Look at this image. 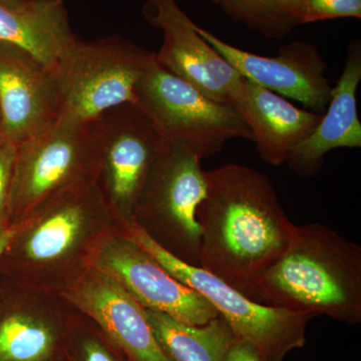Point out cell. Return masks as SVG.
<instances>
[{"label":"cell","instance_id":"obj_6","mask_svg":"<svg viewBox=\"0 0 361 361\" xmlns=\"http://www.w3.org/2000/svg\"><path fill=\"white\" fill-rule=\"evenodd\" d=\"M201 159L184 145L163 142L135 206L137 223L159 245L188 264L200 266L201 228L197 210L206 196Z\"/></svg>","mask_w":361,"mask_h":361},{"label":"cell","instance_id":"obj_15","mask_svg":"<svg viewBox=\"0 0 361 361\" xmlns=\"http://www.w3.org/2000/svg\"><path fill=\"white\" fill-rule=\"evenodd\" d=\"M232 106L250 129L261 160L275 167L286 163L322 116L297 108L285 97L247 80Z\"/></svg>","mask_w":361,"mask_h":361},{"label":"cell","instance_id":"obj_7","mask_svg":"<svg viewBox=\"0 0 361 361\" xmlns=\"http://www.w3.org/2000/svg\"><path fill=\"white\" fill-rule=\"evenodd\" d=\"M94 122L59 116L16 147L11 210L26 212L94 173Z\"/></svg>","mask_w":361,"mask_h":361},{"label":"cell","instance_id":"obj_22","mask_svg":"<svg viewBox=\"0 0 361 361\" xmlns=\"http://www.w3.org/2000/svg\"><path fill=\"white\" fill-rule=\"evenodd\" d=\"M16 159V146L2 137L0 139V229H4L7 213L11 210Z\"/></svg>","mask_w":361,"mask_h":361},{"label":"cell","instance_id":"obj_27","mask_svg":"<svg viewBox=\"0 0 361 361\" xmlns=\"http://www.w3.org/2000/svg\"><path fill=\"white\" fill-rule=\"evenodd\" d=\"M4 137V135H2V130H1V116H0V139H1V137Z\"/></svg>","mask_w":361,"mask_h":361},{"label":"cell","instance_id":"obj_9","mask_svg":"<svg viewBox=\"0 0 361 361\" xmlns=\"http://www.w3.org/2000/svg\"><path fill=\"white\" fill-rule=\"evenodd\" d=\"M142 14L163 35L155 54L159 65L206 97L232 106L245 78L201 37L177 0H146Z\"/></svg>","mask_w":361,"mask_h":361},{"label":"cell","instance_id":"obj_14","mask_svg":"<svg viewBox=\"0 0 361 361\" xmlns=\"http://www.w3.org/2000/svg\"><path fill=\"white\" fill-rule=\"evenodd\" d=\"M361 82V44L349 45L345 66L336 87L326 113L306 137L291 152L286 164L299 177L319 174L324 158L332 149L361 147V123L357 110V90Z\"/></svg>","mask_w":361,"mask_h":361},{"label":"cell","instance_id":"obj_24","mask_svg":"<svg viewBox=\"0 0 361 361\" xmlns=\"http://www.w3.org/2000/svg\"><path fill=\"white\" fill-rule=\"evenodd\" d=\"M84 356L85 361H116L101 344L92 341L85 342Z\"/></svg>","mask_w":361,"mask_h":361},{"label":"cell","instance_id":"obj_11","mask_svg":"<svg viewBox=\"0 0 361 361\" xmlns=\"http://www.w3.org/2000/svg\"><path fill=\"white\" fill-rule=\"evenodd\" d=\"M206 39L249 82L303 104L314 113L326 110L332 87L325 77L326 63L314 44L295 40L282 45L275 56L243 51L198 26Z\"/></svg>","mask_w":361,"mask_h":361},{"label":"cell","instance_id":"obj_21","mask_svg":"<svg viewBox=\"0 0 361 361\" xmlns=\"http://www.w3.org/2000/svg\"><path fill=\"white\" fill-rule=\"evenodd\" d=\"M302 25L336 18H361V0H302Z\"/></svg>","mask_w":361,"mask_h":361},{"label":"cell","instance_id":"obj_20","mask_svg":"<svg viewBox=\"0 0 361 361\" xmlns=\"http://www.w3.org/2000/svg\"><path fill=\"white\" fill-rule=\"evenodd\" d=\"M51 329L30 316L13 314L0 323V361H44L54 348Z\"/></svg>","mask_w":361,"mask_h":361},{"label":"cell","instance_id":"obj_23","mask_svg":"<svg viewBox=\"0 0 361 361\" xmlns=\"http://www.w3.org/2000/svg\"><path fill=\"white\" fill-rule=\"evenodd\" d=\"M224 361H264L250 344L237 339Z\"/></svg>","mask_w":361,"mask_h":361},{"label":"cell","instance_id":"obj_18","mask_svg":"<svg viewBox=\"0 0 361 361\" xmlns=\"http://www.w3.org/2000/svg\"><path fill=\"white\" fill-rule=\"evenodd\" d=\"M154 336L172 361H224L238 337L222 316L203 325L145 308Z\"/></svg>","mask_w":361,"mask_h":361},{"label":"cell","instance_id":"obj_10","mask_svg":"<svg viewBox=\"0 0 361 361\" xmlns=\"http://www.w3.org/2000/svg\"><path fill=\"white\" fill-rule=\"evenodd\" d=\"M92 268L118 282L142 307L178 322L203 325L219 316L200 293L180 283L125 237L104 242L92 258Z\"/></svg>","mask_w":361,"mask_h":361},{"label":"cell","instance_id":"obj_26","mask_svg":"<svg viewBox=\"0 0 361 361\" xmlns=\"http://www.w3.org/2000/svg\"><path fill=\"white\" fill-rule=\"evenodd\" d=\"M25 0H0L1 4H8V6H18V4H23Z\"/></svg>","mask_w":361,"mask_h":361},{"label":"cell","instance_id":"obj_5","mask_svg":"<svg viewBox=\"0 0 361 361\" xmlns=\"http://www.w3.org/2000/svg\"><path fill=\"white\" fill-rule=\"evenodd\" d=\"M135 99L163 142L184 145L201 160L219 154L231 140L253 142L234 106L218 103L175 77L159 65L156 56L135 87Z\"/></svg>","mask_w":361,"mask_h":361},{"label":"cell","instance_id":"obj_1","mask_svg":"<svg viewBox=\"0 0 361 361\" xmlns=\"http://www.w3.org/2000/svg\"><path fill=\"white\" fill-rule=\"evenodd\" d=\"M206 196L197 210L200 267L250 298L256 280L295 237L270 178L227 164L206 171Z\"/></svg>","mask_w":361,"mask_h":361},{"label":"cell","instance_id":"obj_8","mask_svg":"<svg viewBox=\"0 0 361 361\" xmlns=\"http://www.w3.org/2000/svg\"><path fill=\"white\" fill-rule=\"evenodd\" d=\"M94 172L101 171L111 203L135 207L163 140L137 104H126L94 121Z\"/></svg>","mask_w":361,"mask_h":361},{"label":"cell","instance_id":"obj_13","mask_svg":"<svg viewBox=\"0 0 361 361\" xmlns=\"http://www.w3.org/2000/svg\"><path fill=\"white\" fill-rule=\"evenodd\" d=\"M68 297L133 361H172L154 336L145 308L108 275L92 268Z\"/></svg>","mask_w":361,"mask_h":361},{"label":"cell","instance_id":"obj_16","mask_svg":"<svg viewBox=\"0 0 361 361\" xmlns=\"http://www.w3.org/2000/svg\"><path fill=\"white\" fill-rule=\"evenodd\" d=\"M78 40L63 0L0 2V42L28 52L49 71Z\"/></svg>","mask_w":361,"mask_h":361},{"label":"cell","instance_id":"obj_25","mask_svg":"<svg viewBox=\"0 0 361 361\" xmlns=\"http://www.w3.org/2000/svg\"><path fill=\"white\" fill-rule=\"evenodd\" d=\"M14 234H16V232L13 231V230L6 229V228L0 229V257H1L2 254L6 251L9 244H11Z\"/></svg>","mask_w":361,"mask_h":361},{"label":"cell","instance_id":"obj_2","mask_svg":"<svg viewBox=\"0 0 361 361\" xmlns=\"http://www.w3.org/2000/svg\"><path fill=\"white\" fill-rule=\"evenodd\" d=\"M250 298L270 307L361 322V247L320 223L296 226L286 251L256 280Z\"/></svg>","mask_w":361,"mask_h":361},{"label":"cell","instance_id":"obj_12","mask_svg":"<svg viewBox=\"0 0 361 361\" xmlns=\"http://www.w3.org/2000/svg\"><path fill=\"white\" fill-rule=\"evenodd\" d=\"M0 116L2 135L16 147L59 116L51 71L28 52L4 42H0Z\"/></svg>","mask_w":361,"mask_h":361},{"label":"cell","instance_id":"obj_17","mask_svg":"<svg viewBox=\"0 0 361 361\" xmlns=\"http://www.w3.org/2000/svg\"><path fill=\"white\" fill-rule=\"evenodd\" d=\"M97 189L89 179L59 191L58 203L40 221L25 241L26 255L33 261L56 260L70 251L82 233L89 201Z\"/></svg>","mask_w":361,"mask_h":361},{"label":"cell","instance_id":"obj_19","mask_svg":"<svg viewBox=\"0 0 361 361\" xmlns=\"http://www.w3.org/2000/svg\"><path fill=\"white\" fill-rule=\"evenodd\" d=\"M233 20L268 39H281L302 25V0H212Z\"/></svg>","mask_w":361,"mask_h":361},{"label":"cell","instance_id":"obj_3","mask_svg":"<svg viewBox=\"0 0 361 361\" xmlns=\"http://www.w3.org/2000/svg\"><path fill=\"white\" fill-rule=\"evenodd\" d=\"M125 238L146 251L180 283L200 293L229 323L238 338L250 344L264 361H284L306 343L308 323L315 316L270 307L252 300L200 266L188 264L166 250L144 229L130 221Z\"/></svg>","mask_w":361,"mask_h":361},{"label":"cell","instance_id":"obj_4","mask_svg":"<svg viewBox=\"0 0 361 361\" xmlns=\"http://www.w3.org/2000/svg\"><path fill=\"white\" fill-rule=\"evenodd\" d=\"M154 52L118 35L78 39L51 68L59 116L90 123L106 111L135 104V87Z\"/></svg>","mask_w":361,"mask_h":361}]
</instances>
